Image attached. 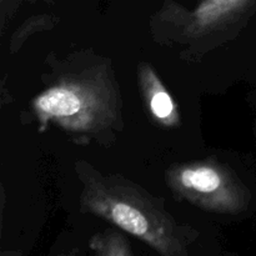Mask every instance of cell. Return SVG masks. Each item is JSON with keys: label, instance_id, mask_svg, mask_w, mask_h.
I'll return each instance as SVG.
<instances>
[{"label": "cell", "instance_id": "cell-2", "mask_svg": "<svg viewBox=\"0 0 256 256\" xmlns=\"http://www.w3.org/2000/svg\"><path fill=\"white\" fill-rule=\"evenodd\" d=\"M38 120L70 134L94 136L119 119V99L106 69H88L55 82L32 102Z\"/></svg>", "mask_w": 256, "mask_h": 256}, {"label": "cell", "instance_id": "cell-4", "mask_svg": "<svg viewBox=\"0 0 256 256\" xmlns=\"http://www.w3.org/2000/svg\"><path fill=\"white\" fill-rule=\"evenodd\" d=\"M139 88L152 119L164 128H178L182 122L180 112L154 68L142 62L138 68Z\"/></svg>", "mask_w": 256, "mask_h": 256}, {"label": "cell", "instance_id": "cell-7", "mask_svg": "<svg viewBox=\"0 0 256 256\" xmlns=\"http://www.w3.org/2000/svg\"><path fill=\"white\" fill-rule=\"evenodd\" d=\"M2 256H22L20 250H10V252H2Z\"/></svg>", "mask_w": 256, "mask_h": 256}, {"label": "cell", "instance_id": "cell-6", "mask_svg": "<svg viewBox=\"0 0 256 256\" xmlns=\"http://www.w3.org/2000/svg\"><path fill=\"white\" fill-rule=\"evenodd\" d=\"M90 246L94 252L92 256H132L128 239L116 230L95 235Z\"/></svg>", "mask_w": 256, "mask_h": 256}, {"label": "cell", "instance_id": "cell-5", "mask_svg": "<svg viewBox=\"0 0 256 256\" xmlns=\"http://www.w3.org/2000/svg\"><path fill=\"white\" fill-rule=\"evenodd\" d=\"M254 0H202L185 19L186 32L204 35L224 28L244 14Z\"/></svg>", "mask_w": 256, "mask_h": 256}, {"label": "cell", "instance_id": "cell-1", "mask_svg": "<svg viewBox=\"0 0 256 256\" xmlns=\"http://www.w3.org/2000/svg\"><path fill=\"white\" fill-rule=\"evenodd\" d=\"M82 205L162 256L186 255L189 230L179 226L156 200L132 182L116 176L86 175Z\"/></svg>", "mask_w": 256, "mask_h": 256}, {"label": "cell", "instance_id": "cell-9", "mask_svg": "<svg viewBox=\"0 0 256 256\" xmlns=\"http://www.w3.org/2000/svg\"><path fill=\"white\" fill-rule=\"evenodd\" d=\"M2 2H5V0H2Z\"/></svg>", "mask_w": 256, "mask_h": 256}, {"label": "cell", "instance_id": "cell-8", "mask_svg": "<svg viewBox=\"0 0 256 256\" xmlns=\"http://www.w3.org/2000/svg\"><path fill=\"white\" fill-rule=\"evenodd\" d=\"M58 256H76V250H72V252H62Z\"/></svg>", "mask_w": 256, "mask_h": 256}, {"label": "cell", "instance_id": "cell-3", "mask_svg": "<svg viewBox=\"0 0 256 256\" xmlns=\"http://www.w3.org/2000/svg\"><path fill=\"white\" fill-rule=\"evenodd\" d=\"M166 182L179 199L216 214L238 215L252 200L239 176L216 160L174 165L168 170Z\"/></svg>", "mask_w": 256, "mask_h": 256}]
</instances>
